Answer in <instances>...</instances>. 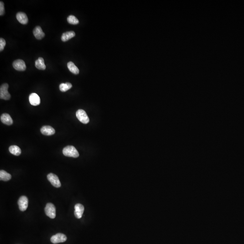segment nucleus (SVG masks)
<instances>
[{"label": "nucleus", "mask_w": 244, "mask_h": 244, "mask_svg": "<svg viewBox=\"0 0 244 244\" xmlns=\"http://www.w3.org/2000/svg\"><path fill=\"white\" fill-rule=\"evenodd\" d=\"M67 240V238L64 234L58 233L51 237V242L53 244L63 243L65 242Z\"/></svg>", "instance_id": "6"}, {"label": "nucleus", "mask_w": 244, "mask_h": 244, "mask_svg": "<svg viewBox=\"0 0 244 244\" xmlns=\"http://www.w3.org/2000/svg\"><path fill=\"white\" fill-rule=\"evenodd\" d=\"M9 85L8 84L4 83L0 87V98L4 100H9L11 98V95L8 91Z\"/></svg>", "instance_id": "2"}, {"label": "nucleus", "mask_w": 244, "mask_h": 244, "mask_svg": "<svg viewBox=\"0 0 244 244\" xmlns=\"http://www.w3.org/2000/svg\"><path fill=\"white\" fill-rule=\"evenodd\" d=\"M18 21L21 24L26 25L28 23V18L26 14L22 12H19L16 15Z\"/></svg>", "instance_id": "12"}, {"label": "nucleus", "mask_w": 244, "mask_h": 244, "mask_svg": "<svg viewBox=\"0 0 244 244\" xmlns=\"http://www.w3.org/2000/svg\"><path fill=\"white\" fill-rule=\"evenodd\" d=\"M12 65L14 68L18 71H24L26 70V65L23 60H16L13 63Z\"/></svg>", "instance_id": "7"}, {"label": "nucleus", "mask_w": 244, "mask_h": 244, "mask_svg": "<svg viewBox=\"0 0 244 244\" xmlns=\"http://www.w3.org/2000/svg\"><path fill=\"white\" fill-rule=\"evenodd\" d=\"M67 67L71 72L75 75L79 74V70L78 67L75 65V64L72 62H68L67 63Z\"/></svg>", "instance_id": "17"}, {"label": "nucleus", "mask_w": 244, "mask_h": 244, "mask_svg": "<svg viewBox=\"0 0 244 244\" xmlns=\"http://www.w3.org/2000/svg\"><path fill=\"white\" fill-rule=\"evenodd\" d=\"M19 208L21 211H25L27 209L28 206V198L25 196L20 197L18 201Z\"/></svg>", "instance_id": "8"}, {"label": "nucleus", "mask_w": 244, "mask_h": 244, "mask_svg": "<svg viewBox=\"0 0 244 244\" xmlns=\"http://www.w3.org/2000/svg\"><path fill=\"white\" fill-rule=\"evenodd\" d=\"M36 67L37 69L41 70H44L46 68L45 64H44V59L43 58H39L35 61Z\"/></svg>", "instance_id": "16"}, {"label": "nucleus", "mask_w": 244, "mask_h": 244, "mask_svg": "<svg viewBox=\"0 0 244 244\" xmlns=\"http://www.w3.org/2000/svg\"><path fill=\"white\" fill-rule=\"evenodd\" d=\"M47 178L52 186L56 188L60 187L61 186L60 181L58 177L56 175L53 173H50L48 175Z\"/></svg>", "instance_id": "5"}, {"label": "nucleus", "mask_w": 244, "mask_h": 244, "mask_svg": "<svg viewBox=\"0 0 244 244\" xmlns=\"http://www.w3.org/2000/svg\"><path fill=\"white\" fill-rule=\"evenodd\" d=\"M41 132L44 135L51 136L55 134V130L51 126H44L41 128Z\"/></svg>", "instance_id": "11"}, {"label": "nucleus", "mask_w": 244, "mask_h": 244, "mask_svg": "<svg viewBox=\"0 0 244 244\" xmlns=\"http://www.w3.org/2000/svg\"><path fill=\"white\" fill-rule=\"evenodd\" d=\"M1 120L3 123L7 125H11L13 123L11 116L8 113L2 114L1 116Z\"/></svg>", "instance_id": "14"}, {"label": "nucleus", "mask_w": 244, "mask_h": 244, "mask_svg": "<svg viewBox=\"0 0 244 244\" xmlns=\"http://www.w3.org/2000/svg\"><path fill=\"white\" fill-rule=\"evenodd\" d=\"M45 214L48 217L53 219L56 217V208L52 203H48L44 209Z\"/></svg>", "instance_id": "3"}, {"label": "nucleus", "mask_w": 244, "mask_h": 244, "mask_svg": "<svg viewBox=\"0 0 244 244\" xmlns=\"http://www.w3.org/2000/svg\"><path fill=\"white\" fill-rule=\"evenodd\" d=\"M9 152L14 156H19L21 154V149L19 147L16 145L11 146L9 147Z\"/></svg>", "instance_id": "18"}, {"label": "nucleus", "mask_w": 244, "mask_h": 244, "mask_svg": "<svg viewBox=\"0 0 244 244\" xmlns=\"http://www.w3.org/2000/svg\"><path fill=\"white\" fill-rule=\"evenodd\" d=\"M29 101L32 105L37 106L40 103V99L37 94L33 93L30 95Z\"/></svg>", "instance_id": "10"}, {"label": "nucleus", "mask_w": 244, "mask_h": 244, "mask_svg": "<svg viewBox=\"0 0 244 244\" xmlns=\"http://www.w3.org/2000/svg\"><path fill=\"white\" fill-rule=\"evenodd\" d=\"M6 44V42L5 40L3 38H1L0 39V51L1 52L4 50Z\"/></svg>", "instance_id": "22"}, {"label": "nucleus", "mask_w": 244, "mask_h": 244, "mask_svg": "<svg viewBox=\"0 0 244 244\" xmlns=\"http://www.w3.org/2000/svg\"><path fill=\"white\" fill-rule=\"evenodd\" d=\"M33 34L37 40H41L45 36V34L43 31L42 29L39 26H36L34 29Z\"/></svg>", "instance_id": "13"}, {"label": "nucleus", "mask_w": 244, "mask_h": 244, "mask_svg": "<svg viewBox=\"0 0 244 244\" xmlns=\"http://www.w3.org/2000/svg\"><path fill=\"white\" fill-rule=\"evenodd\" d=\"M75 35L76 34L74 31H67L63 34L61 37V40L63 42H66L75 37Z\"/></svg>", "instance_id": "15"}, {"label": "nucleus", "mask_w": 244, "mask_h": 244, "mask_svg": "<svg viewBox=\"0 0 244 244\" xmlns=\"http://www.w3.org/2000/svg\"><path fill=\"white\" fill-rule=\"evenodd\" d=\"M12 178V175L11 174L7 173L4 170H1L0 171V180H1L7 181L11 180Z\"/></svg>", "instance_id": "19"}, {"label": "nucleus", "mask_w": 244, "mask_h": 244, "mask_svg": "<svg viewBox=\"0 0 244 244\" xmlns=\"http://www.w3.org/2000/svg\"><path fill=\"white\" fill-rule=\"evenodd\" d=\"M84 211V207L83 205L80 204H77L75 205L74 215L78 219L82 218Z\"/></svg>", "instance_id": "9"}, {"label": "nucleus", "mask_w": 244, "mask_h": 244, "mask_svg": "<svg viewBox=\"0 0 244 244\" xmlns=\"http://www.w3.org/2000/svg\"><path fill=\"white\" fill-rule=\"evenodd\" d=\"M5 14V8H4V4L2 1L0 2V16H3Z\"/></svg>", "instance_id": "23"}, {"label": "nucleus", "mask_w": 244, "mask_h": 244, "mask_svg": "<svg viewBox=\"0 0 244 244\" xmlns=\"http://www.w3.org/2000/svg\"><path fill=\"white\" fill-rule=\"evenodd\" d=\"M63 153L66 157L77 158L79 156L78 151L72 146H68L64 147L63 149Z\"/></svg>", "instance_id": "1"}, {"label": "nucleus", "mask_w": 244, "mask_h": 244, "mask_svg": "<svg viewBox=\"0 0 244 244\" xmlns=\"http://www.w3.org/2000/svg\"><path fill=\"white\" fill-rule=\"evenodd\" d=\"M76 116L82 123L87 124L89 122L90 119L87 114L84 110H78L76 112Z\"/></svg>", "instance_id": "4"}, {"label": "nucleus", "mask_w": 244, "mask_h": 244, "mask_svg": "<svg viewBox=\"0 0 244 244\" xmlns=\"http://www.w3.org/2000/svg\"><path fill=\"white\" fill-rule=\"evenodd\" d=\"M67 22L71 25H77L79 23V20L77 19L75 16L71 15L69 16L67 18Z\"/></svg>", "instance_id": "21"}, {"label": "nucleus", "mask_w": 244, "mask_h": 244, "mask_svg": "<svg viewBox=\"0 0 244 244\" xmlns=\"http://www.w3.org/2000/svg\"><path fill=\"white\" fill-rule=\"evenodd\" d=\"M72 84L69 82H66L65 83L61 84L59 85V89L61 91L65 92L70 89L72 87Z\"/></svg>", "instance_id": "20"}]
</instances>
